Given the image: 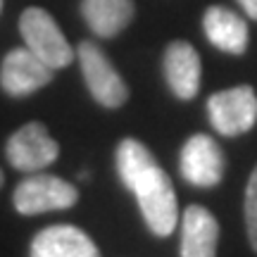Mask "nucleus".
Segmentation results:
<instances>
[{
    "instance_id": "obj_11",
    "label": "nucleus",
    "mask_w": 257,
    "mask_h": 257,
    "mask_svg": "<svg viewBox=\"0 0 257 257\" xmlns=\"http://www.w3.org/2000/svg\"><path fill=\"white\" fill-rule=\"evenodd\" d=\"M219 224L207 207L188 205L181 219V257H217Z\"/></svg>"
},
{
    "instance_id": "obj_9",
    "label": "nucleus",
    "mask_w": 257,
    "mask_h": 257,
    "mask_svg": "<svg viewBox=\"0 0 257 257\" xmlns=\"http://www.w3.org/2000/svg\"><path fill=\"white\" fill-rule=\"evenodd\" d=\"M165 79L179 100H193L200 91V55L188 41H172L165 50Z\"/></svg>"
},
{
    "instance_id": "obj_14",
    "label": "nucleus",
    "mask_w": 257,
    "mask_h": 257,
    "mask_svg": "<svg viewBox=\"0 0 257 257\" xmlns=\"http://www.w3.org/2000/svg\"><path fill=\"white\" fill-rule=\"evenodd\" d=\"M245 229H248L250 248L257 252V167L252 169L245 188Z\"/></svg>"
},
{
    "instance_id": "obj_6",
    "label": "nucleus",
    "mask_w": 257,
    "mask_h": 257,
    "mask_svg": "<svg viewBox=\"0 0 257 257\" xmlns=\"http://www.w3.org/2000/svg\"><path fill=\"white\" fill-rule=\"evenodd\" d=\"M5 157L17 172H41L60 157V143L48 134L41 121H29L10 136Z\"/></svg>"
},
{
    "instance_id": "obj_3",
    "label": "nucleus",
    "mask_w": 257,
    "mask_h": 257,
    "mask_svg": "<svg viewBox=\"0 0 257 257\" xmlns=\"http://www.w3.org/2000/svg\"><path fill=\"white\" fill-rule=\"evenodd\" d=\"M76 57L81 64L83 81L91 91L93 100L102 105V107H121L128 100V88L119 72L112 67L110 57L102 53V48L93 41H81L76 48Z\"/></svg>"
},
{
    "instance_id": "obj_15",
    "label": "nucleus",
    "mask_w": 257,
    "mask_h": 257,
    "mask_svg": "<svg viewBox=\"0 0 257 257\" xmlns=\"http://www.w3.org/2000/svg\"><path fill=\"white\" fill-rule=\"evenodd\" d=\"M238 5L243 8V12H245L250 19L257 22V0H238Z\"/></svg>"
},
{
    "instance_id": "obj_12",
    "label": "nucleus",
    "mask_w": 257,
    "mask_h": 257,
    "mask_svg": "<svg viewBox=\"0 0 257 257\" xmlns=\"http://www.w3.org/2000/svg\"><path fill=\"white\" fill-rule=\"evenodd\" d=\"M202 29H205L207 41L214 48L224 50V53L243 55L248 50V38H250L248 24L233 10L221 8V5L207 8L205 17H202Z\"/></svg>"
},
{
    "instance_id": "obj_8",
    "label": "nucleus",
    "mask_w": 257,
    "mask_h": 257,
    "mask_svg": "<svg viewBox=\"0 0 257 257\" xmlns=\"http://www.w3.org/2000/svg\"><path fill=\"white\" fill-rule=\"evenodd\" d=\"M179 169L188 184L210 188L224 176V153L207 134H195L184 143L179 155Z\"/></svg>"
},
{
    "instance_id": "obj_1",
    "label": "nucleus",
    "mask_w": 257,
    "mask_h": 257,
    "mask_svg": "<svg viewBox=\"0 0 257 257\" xmlns=\"http://www.w3.org/2000/svg\"><path fill=\"white\" fill-rule=\"evenodd\" d=\"M117 172L121 184L136 195L148 229L165 238L176 229L179 207L172 179L157 167L153 153L136 138H124L117 146Z\"/></svg>"
},
{
    "instance_id": "obj_13",
    "label": "nucleus",
    "mask_w": 257,
    "mask_h": 257,
    "mask_svg": "<svg viewBox=\"0 0 257 257\" xmlns=\"http://www.w3.org/2000/svg\"><path fill=\"white\" fill-rule=\"evenodd\" d=\"M81 15L95 36L114 38L131 24L136 5L134 0H83Z\"/></svg>"
},
{
    "instance_id": "obj_4",
    "label": "nucleus",
    "mask_w": 257,
    "mask_h": 257,
    "mask_svg": "<svg viewBox=\"0 0 257 257\" xmlns=\"http://www.w3.org/2000/svg\"><path fill=\"white\" fill-rule=\"evenodd\" d=\"M76 200H79V191L74 184L64 181L60 176L36 174V172L27 176L24 181H19L15 195H12L15 210L24 217L67 210V207L76 205Z\"/></svg>"
},
{
    "instance_id": "obj_17",
    "label": "nucleus",
    "mask_w": 257,
    "mask_h": 257,
    "mask_svg": "<svg viewBox=\"0 0 257 257\" xmlns=\"http://www.w3.org/2000/svg\"><path fill=\"white\" fill-rule=\"evenodd\" d=\"M0 8H3V0H0Z\"/></svg>"
},
{
    "instance_id": "obj_10",
    "label": "nucleus",
    "mask_w": 257,
    "mask_h": 257,
    "mask_svg": "<svg viewBox=\"0 0 257 257\" xmlns=\"http://www.w3.org/2000/svg\"><path fill=\"white\" fill-rule=\"evenodd\" d=\"M31 257H100L91 236L72 224H55L31 240Z\"/></svg>"
},
{
    "instance_id": "obj_7",
    "label": "nucleus",
    "mask_w": 257,
    "mask_h": 257,
    "mask_svg": "<svg viewBox=\"0 0 257 257\" xmlns=\"http://www.w3.org/2000/svg\"><path fill=\"white\" fill-rule=\"evenodd\" d=\"M53 67H48L36 53L29 48H15L10 50L3 67H0V86L12 98H24L36 93L53 81Z\"/></svg>"
},
{
    "instance_id": "obj_16",
    "label": "nucleus",
    "mask_w": 257,
    "mask_h": 257,
    "mask_svg": "<svg viewBox=\"0 0 257 257\" xmlns=\"http://www.w3.org/2000/svg\"><path fill=\"white\" fill-rule=\"evenodd\" d=\"M3 184H5V176H3V169H0V188H3Z\"/></svg>"
},
{
    "instance_id": "obj_5",
    "label": "nucleus",
    "mask_w": 257,
    "mask_h": 257,
    "mask_svg": "<svg viewBox=\"0 0 257 257\" xmlns=\"http://www.w3.org/2000/svg\"><path fill=\"white\" fill-rule=\"evenodd\" d=\"M207 114L217 134L226 138L240 136L257 124V95L250 86H233L210 95Z\"/></svg>"
},
{
    "instance_id": "obj_2",
    "label": "nucleus",
    "mask_w": 257,
    "mask_h": 257,
    "mask_svg": "<svg viewBox=\"0 0 257 257\" xmlns=\"http://www.w3.org/2000/svg\"><path fill=\"white\" fill-rule=\"evenodd\" d=\"M19 31L31 53H36L48 67L64 69L74 62V48L60 31L57 22L43 8H27L19 17Z\"/></svg>"
}]
</instances>
